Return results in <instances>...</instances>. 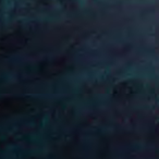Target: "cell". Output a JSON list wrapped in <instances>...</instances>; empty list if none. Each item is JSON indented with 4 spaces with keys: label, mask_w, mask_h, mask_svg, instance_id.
Masks as SVG:
<instances>
[{
    "label": "cell",
    "mask_w": 159,
    "mask_h": 159,
    "mask_svg": "<svg viewBox=\"0 0 159 159\" xmlns=\"http://www.w3.org/2000/svg\"><path fill=\"white\" fill-rule=\"evenodd\" d=\"M29 98L24 97H11L0 102V117H7L10 113H16L23 111L29 106Z\"/></svg>",
    "instance_id": "obj_2"
},
{
    "label": "cell",
    "mask_w": 159,
    "mask_h": 159,
    "mask_svg": "<svg viewBox=\"0 0 159 159\" xmlns=\"http://www.w3.org/2000/svg\"><path fill=\"white\" fill-rule=\"evenodd\" d=\"M139 89H141V85L139 84L137 81L128 80V81H123V82L116 85L115 89H113L112 95L113 97L118 98V99L128 98L139 93Z\"/></svg>",
    "instance_id": "obj_3"
},
{
    "label": "cell",
    "mask_w": 159,
    "mask_h": 159,
    "mask_svg": "<svg viewBox=\"0 0 159 159\" xmlns=\"http://www.w3.org/2000/svg\"><path fill=\"white\" fill-rule=\"evenodd\" d=\"M27 39L20 34H11L0 39V56H7L22 49Z\"/></svg>",
    "instance_id": "obj_1"
},
{
    "label": "cell",
    "mask_w": 159,
    "mask_h": 159,
    "mask_svg": "<svg viewBox=\"0 0 159 159\" xmlns=\"http://www.w3.org/2000/svg\"><path fill=\"white\" fill-rule=\"evenodd\" d=\"M157 132L159 133V124H158V126H157Z\"/></svg>",
    "instance_id": "obj_4"
}]
</instances>
